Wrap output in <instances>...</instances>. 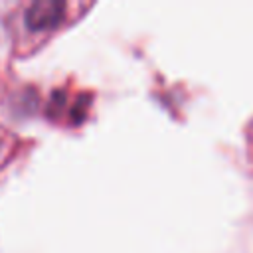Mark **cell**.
<instances>
[{"mask_svg": "<svg viewBox=\"0 0 253 253\" xmlns=\"http://www.w3.org/2000/svg\"><path fill=\"white\" fill-rule=\"evenodd\" d=\"M65 4L61 0H36L26 10V26L30 30H49L63 20Z\"/></svg>", "mask_w": 253, "mask_h": 253, "instance_id": "cell-1", "label": "cell"}]
</instances>
